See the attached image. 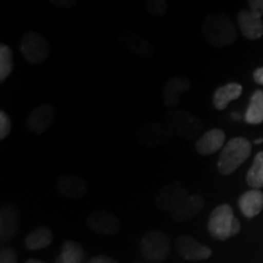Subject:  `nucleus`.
Wrapping results in <instances>:
<instances>
[{
	"label": "nucleus",
	"instance_id": "1",
	"mask_svg": "<svg viewBox=\"0 0 263 263\" xmlns=\"http://www.w3.org/2000/svg\"><path fill=\"white\" fill-rule=\"evenodd\" d=\"M202 34L210 45L222 48L235 42L236 29L227 15L210 14L202 22Z\"/></svg>",
	"mask_w": 263,
	"mask_h": 263
},
{
	"label": "nucleus",
	"instance_id": "2",
	"mask_svg": "<svg viewBox=\"0 0 263 263\" xmlns=\"http://www.w3.org/2000/svg\"><path fill=\"white\" fill-rule=\"evenodd\" d=\"M251 143L246 138L238 137L230 139L223 147L217 167L223 176H229L249 159L251 155Z\"/></svg>",
	"mask_w": 263,
	"mask_h": 263
},
{
	"label": "nucleus",
	"instance_id": "3",
	"mask_svg": "<svg viewBox=\"0 0 263 263\" xmlns=\"http://www.w3.org/2000/svg\"><path fill=\"white\" fill-rule=\"evenodd\" d=\"M207 229L213 238L224 241L240 232V222L235 217L232 207L223 203L217 206L211 212L207 222Z\"/></svg>",
	"mask_w": 263,
	"mask_h": 263
},
{
	"label": "nucleus",
	"instance_id": "4",
	"mask_svg": "<svg viewBox=\"0 0 263 263\" xmlns=\"http://www.w3.org/2000/svg\"><path fill=\"white\" fill-rule=\"evenodd\" d=\"M164 122L168 124L173 133L184 140L196 139L202 130L201 121L186 110L170 108L164 112Z\"/></svg>",
	"mask_w": 263,
	"mask_h": 263
},
{
	"label": "nucleus",
	"instance_id": "5",
	"mask_svg": "<svg viewBox=\"0 0 263 263\" xmlns=\"http://www.w3.org/2000/svg\"><path fill=\"white\" fill-rule=\"evenodd\" d=\"M140 252L149 263H162L171 254V241L160 230H150L140 240Z\"/></svg>",
	"mask_w": 263,
	"mask_h": 263
},
{
	"label": "nucleus",
	"instance_id": "6",
	"mask_svg": "<svg viewBox=\"0 0 263 263\" xmlns=\"http://www.w3.org/2000/svg\"><path fill=\"white\" fill-rule=\"evenodd\" d=\"M173 130L166 122L149 121L141 123L136 129V138L141 145L146 147H159L168 144L173 138Z\"/></svg>",
	"mask_w": 263,
	"mask_h": 263
},
{
	"label": "nucleus",
	"instance_id": "7",
	"mask_svg": "<svg viewBox=\"0 0 263 263\" xmlns=\"http://www.w3.org/2000/svg\"><path fill=\"white\" fill-rule=\"evenodd\" d=\"M20 50L29 64H42L50 57V44L41 33L34 31L26 32L21 38Z\"/></svg>",
	"mask_w": 263,
	"mask_h": 263
},
{
	"label": "nucleus",
	"instance_id": "8",
	"mask_svg": "<svg viewBox=\"0 0 263 263\" xmlns=\"http://www.w3.org/2000/svg\"><path fill=\"white\" fill-rule=\"evenodd\" d=\"M189 196L188 190L178 180L167 184L155 195V205L163 212H173Z\"/></svg>",
	"mask_w": 263,
	"mask_h": 263
},
{
	"label": "nucleus",
	"instance_id": "9",
	"mask_svg": "<svg viewBox=\"0 0 263 263\" xmlns=\"http://www.w3.org/2000/svg\"><path fill=\"white\" fill-rule=\"evenodd\" d=\"M118 44L129 54L138 58H151L155 54V47L139 33L123 31L117 35Z\"/></svg>",
	"mask_w": 263,
	"mask_h": 263
},
{
	"label": "nucleus",
	"instance_id": "10",
	"mask_svg": "<svg viewBox=\"0 0 263 263\" xmlns=\"http://www.w3.org/2000/svg\"><path fill=\"white\" fill-rule=\"evenodd\" d=\"M57 110L54 105L44 103L35 107L27 117V128L33 134H43L54 126Z\"/></svg>",
	"mask_w": 263,
	"mask_h": 263
},
{
	"label": "nucleus",
	"instance_id": "11",
	"mask_svg": "<svg viewBox=\"0 0 263 263\" xmlns=\"http://www.w3.org/2000/svg\"><path fill=\"white\" fill-rule=\"evenodd\" d=\"M59 195L68 200H80L87 195L88 184L85 179L73 173H64L55 184Z\"/></svg>",
	"mask_w": 263,
	"mask_h": 263
},
{
	"label": "nucleus",
	"instance_id": "12",
	"mask_svg": "<svg viewBox=\"0 0 263 263\" xmlns=\"http://www.w3.org/2000/svg\"><path fill=\"white\" fill-rule=\"evenodd\" d=\"M176 250L183 259L186 261H203L211 257L212 250L201 244L195 238L188 235L179 236L176 241Z\"/></svg>",
	"mask_w": 263,
	"mask_h": 263
},
{
	"label": "nucleus",
	"instance_id": "13",
	"mask_svg": "<svg viewBox=\"0 0 263 263\" xmlns=\"http://www.w3.org/2000/svg\"><path fill=\"white\" fill-rule=\"evenodd\" d=\"M87 226L94 233L101 235H114L121 229V222L116 215L106 210H98L87 218Z\"/></svg>",
	"mask_w": 263,
	"mask_h": 263
},
{
	"label": "nucleus",
	"instance_id": "14",
	"mask_svg": "<svg viewBox=\"0 0 263 263\" xmlns=\"http://www.w3.org/2000/svg\"><path fill=\"white\" fill-rule=\"evenodd\" d=\"M192 82L183 76H174L166 82L162 89V101L168 108H176L179 104L180 95L190 90Z\"/></svg>",
	"mask_w": 263,
	"mask_h": 263
},
{
	"label": "nucleus",
	"instance_id": "15",
	"mask_svg": "<svg viewBox=\"0 0 263 263\" xmlns=\"http://www.w3.org/2000/svg\"><path fill=\"white\" fill-rule=\"evenodd\" d=\"M226 133L219 128L205 132L195 143V149L200 155L210 156L219 151L224 145Z\"/></svg>",
	"mask_w": 263,
	"mask_h": 263
},
{
	"label": "nucleus",
	"instance_id": "16",
	"mask_svg": "<svg viewBox=\"0 0 263 263\" xmlns=\"http://www.w3.org/2000/svg\"><path fill=\"white\" fill-rule=\"evenodd\" d=\"M203 206H205V199L202 196L197 195V194L189 195L173 212H171V218L178 223L190 221L199 215Z\"/></svg>",
	"mask_w": 263,
	"mask_h": 263
},
{
	"label": "nucleus",
	"instance_id": "17",
	"mask_svg": "<svg viewBox=\"0 0 263 263\" xmlns=\"http://www.w3.org/2000/svg\"><path fill=\"white\" fill-rule=\"evenodd\" d=\"M240 32L250 41H256L263 35V21L250 10H241L236 15Z\"/></svg>",
	"mask_w": 263,
	"mask_h": 263
},
{
	"label": "nucleus",
	"instance_id": "18",
	"mask_svg": "<svg viewBox=\"0 0 263 263\" xmlns=\"http://www.w3.org/2000/svg\"><path fill=\"white\" fill-rule=\"evenodd\" d=\"M18 212L11 203H5L0 210V238L2 241H9L18 232Z\"/></svg>",
	"mask_w": 263,
	"mask_h": 263
},
{
	"label": "nucleus",
	"instance_id": "19",
	"mask_svg": "<svg viewBox=\"0 0 263 263\" xmlns=\"http://www.w3.org/2000/svg\"><path fill=\"white\" fill-rule=\"evenodd\" d=\"M238 206L246 218H254L263 210V193L258 189L248 190L239 197Z\"/></svg>",
	"mask_w": 263,
	"mask_h": 263
},
{
	"label": "nucleus",
	"instance_id": "20",
	"mask_svg": "<svg viewBox=\"0 0 263 263\" xmlns=\"http://www.w3.org/2000/svg\"><path fill=\"white\" fill-rule=\"evenodd\" d=\"M241 93L242 87L239 83H235V82H230V83H227L226 85H222L218 89H216L215 94H213V106L218 111L226 110L229 103L240 98Z\"/></svg>",
	"mask_w": 263,
	"mask_h": 263
},
{
	"label": "nucleus",
	"instance_id": "21",
	"mask_svg": "<svg viewBox=\"0 0 263 263\" xmlns=\"http://www.w3.org/2000/svg\"><path fill=\"white\" fill-rule=\"evenodd\" d=\"M52 232L48 227H38L32 230L25 239V246L29 251H38L44 248H48L52 242Z\"/></svg>",
	"mask_w": 263,
	"mask_h": 263
},
{
	"label": "nucleus",
	"instance_id": "22",
	"mask_svg": "<svg viewBox=\"0 0 263 263\" xmlns=\"http://www.w3.org/2000/svg\"><path fill=\"white\" fill-rule=\"evenodd\" d=\"M85 251L78 242L67 240L61 248V252L55 258L54 263H83Z\"/></svg>",
	"mask_w": 263,
	"mask_h": 263
},
{
	"label": "nucleus",
	"instance_id": "23",
	"mask_svg": "<svg viewBox=\"0 0 263 263\" xmlns=\"http://www.w3.org/2000/svg\"><path fill=\"white\" fill-rule=\"evenodd\" d=\"M245 122L249 124L263 123V90H256L252 94L245 112Z\"/></svg>",
	"mask_w": 263,
	"mask_h": 263
},
{
	"label": "nucleus",
	"instance_id": "24",
	"mask_svg": "<svg viewBox=\"0 0 263 263\" xmlns=\"http://www.w3.org/2000/svg\"><path fill=\"white\" fill-rule=\"evenodd\" d=\"M246 183L252 189L263 188V151L255 156L254 163L246 173Z\"/></svg>",
	"mask_w": 263,
	"mask_h": 263
},
{
	"label": "nucleus",
	"instance_id": "25",
	"mask_svg": "<svg viewBox=\"0 0 263 263\" xmlns=\"http://www.w3.org/2000/svg\"><path fill=\"white\" fill-rule=\"evenodd\" d=\"M14 71L12 50L6 44L0 45V82H4Z\"/></svg>",
	"mask_w": 263,
	"mask_h": 263
},
{
	"label": "nucleus",
	"instance_id": "26",
	"mask_svg": "<svg viewBox=\"0 0 263 263\" xmlns=\"http://www.w3.org/2000/svg\"><path fill=\"white\" fill-rule=\"evenodd\" d=\"M145 9L153 17H163L167 14L168 4L166 0H146Z\"/></svg>",
	"mask_w": 263,
	"mask_h": 263
},
{
	"label": "nucleus",
	"instance_id": "27",
	"mask_svg": "<svg viewBox=\"0 0 263 263\" xmlns=\"http://www.w3.org/2000/svg\"><path fill=\"white\" fill-rule=\"evenodd\" d=\"M12 128V122L5 111H0V139L4 140Z\"/></svg>",
	"mask_w": 263,
	"mask_h": 263
},
{
	"label": "nucleus",
	"instance_id": "28",
	"mask_svg": "<svg viewBox=\"0 0 263 263\" xmlns=\"http://www.w3.org/2000/svg\"><path fill=\"white\" fill-rule=\"evenodd\" d=\"M17 252L15 249L5 246L0 250V263H17Z\"/></svg>",
	"mask_w": 263,
	"mask_h": 263
},
{
	"label": "nucleus",
	"instance_id": "29",
	"mask_svg": "<svg viewBox=\"0 0 263 263\" xmlns=\"http://www.w3.org/2000/svg\"><path fill=\"white\" fill-rule=\"evenodd\" d=\"M49 4H51L57 9L68 10L74 8L77 2H76V0H49Z\"/></svg>",
	"mask_w": 263,
	"mask_h": 263
},
{
	"label": "nucleus",
	"instance_id": "30",
	"mask_svg": "<svg viewBox=\"0 0 263 263\" xmlns=\"http://www.w3.org/2000/svg\"><path fill=\"white\" fill-rule=\"evenodd\" d=\"M250 5V11L252 14H255L256 16L262 18L263 16V0H250L249 2Z\"/></svg>",
	"mask_w": 263,
	"mask_h": 263
},
{
	"label": "nucleus",
	"instance_id": "31",
	"mask_svg": "<svg viewBox=\"0 0 263 263\" xmlns=\"http://www.w3.org/2000/svg\"><path fill=\"white\" fill-rule=\"evenodd\" d=\"M87 263H118V262L116 259L110 257V256L107 255H98L95 256V257L90 258Z\"/></svg>",
	"mask_w": 263,
	"mask_h": 263
},
{
	"label": "nucleus",
	"instance_id": "32",
	"mask_svg": "<svg viewBox=\"0 0 263 263\" xmlns=\"http://www.w3.org/2000/svg\"><path fill=\"white\" fill-rule=\"evenodd\" d=\"M252 77H254V81L256 83L263 85V67H259L257 70H255Z\"/></svg>",
	"mask_w": 263,
	"mask_h": 263
},
{
	"label": "nucleus",
	"instance_id": "33",
	"mask_svg": "<svg viewBox=\"0 0 263 263\" xmlns=\"http://www.w3.org/2000/svg\"><path fill=\"white\" fill-rule=\"evenodd\" d=\"M25 263H45V262H43V261H41V259H38V258H29Z\"/></svg>",
	"mask_w": 263,
	"mask_h": 263
},
{
	"label": "nucleus",
	"instance_id": "34",
	"mask_svg": "<svg viewBox=\"0 0 263 263\" xmlns=\"http://www.w3.org/2000/svg\"><path fill=\"white\" fill-rule=\"evenodd\" d=\"M261 143H263V138H262V139H257L255 141V144H261Z\"/></svg>",
	"mask_w": 263,
	"mask_h": 263
},
{
	"label": "nucleus",
	"instance_id": "35",
	"mask_svg": "<svg viewBox=\"0 0 263 263\" xmlns=\"http://www.w3.org/2000/svg\"><path fill=\"white\" fill-rule=\"evenodd\" d=\"M134 263H145L144 261H139V259H138V261H136Z\"/></svg>",
	"mask_w": 263,
	"mask_h": 263
}]
</instances>
